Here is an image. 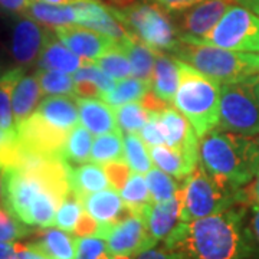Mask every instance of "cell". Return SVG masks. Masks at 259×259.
<instances>
[{
	"mask_svg": "<svg viewBox=\"0 0 259 259\" xmlns=\"http://www.w3.org/2000/svg\"><path fill=\"white\" fill-rule=\"evenodd\" d=\"M245 206L231 207L192 222H180L164 239V246L187 259H248L249 231L243 226Z\"/></svg>",
	"mask_w": 259,
	"mask_h": 259,
	"instance_id": "cell-1",
	"label": "cell"
},
{
	"mask_svg": "<svg viewBox=\"0 0 259 259\" xmlns=\"http://www.w3.org/2000/svg\"><path fill=\"white\" fill-rule=\"evenodd\" d=\"M199 158L216 182L239 190L259 173V143L249 136L214 128L199 141Z\"/></svg>",
	"mask_w": 259,
	"mask_h": 259,
	"instance_id": "cell-2",
	"label": "cell"
},
{
	"mask_svg": "<svg viewBox=\"0 0 259 259\" xmlns=\"http://www.w3.org/2000/svg\"><path fill=\"white\" fill-rule=\"evenodd\" d=\"M180 83L175 105L192 124L197 137L218 128L221 117V83L179 59Z\"/></svg>",
	"mask_w": 259,
	"mask_h": 259,
	"instance_id": "cell-3",
	"label": "cell"
},
{
	"mask_svg": "<svg viewBox=\"0 0 259 259\" xmlns=\"http://www.w3.org/2000/svg\"><path fill=\"white\" fill-rule=\"evenodd\" d=\"M173 55L221 85L259 71V54L235 52L207 44L182 40Z\"/></svg>",
	"mask_w": 259,
	"mask_h": 259,
	"instance_id": "cell-4",
	"label": "cell"
},
{
	"mask_svg": "<svg viewBox=\"0 0 259 259\" xmlns=\"http://www.w3.org/2000/svg\"><path fill=\"white\" fill-rule=\"evenodd\" d=\"M108 9L131 35L141 39L153 49L175 54L182 42L168 12L158 3L134 0L122 8L108 6Z\"/></svg>",
	"mask_w": 259,
	"mask_h": 259,
	"instance_id": "cell-5",
	"label": "cell"
},
{
	"mask_svg": "<svg viewBox=\"0 0 259 259\" xmlns=\"http://www.w3.org/2000/svg\"><path fill=\"white\" fill-rule=\"evenodd\" d=\"M218 128L243 136L259 134V71L221 85Z\"/></svg>",
	"mask_w": 259,
	"mask_h": 259,
	"instance_id": "cell-6",
	"label": "cell"
},
{
	"mask_svg": "<svg viewBox=\"0 0 259 259\" xmlns=\"http://www.w3.org/2000/svg\"><path fill=\"white\" fill-rule=\"evenodd\" d=\"M238 192L216 182L199 163L193 173L183 182L182 222H192L238 204Z\"/></svg>",
	"mask_w": 259,
	"mask_h": 259,
	"instance_id": "cell-7",
	"label": "cell"
},
{
	"mask_svg": "<svg viewBox=\"0 0 259 259\" xmlns=\"http://www.w3.org/2000/svg\"><path fill=\"white\" fill-rule=\"evenodd\" d=\"M235 52L259 54V16L241 5H232L210 35L200 42Z\"/></svg>",
	"mask_w": 259,
	"mask_h": 259,
	"instance_id": "cell-8",
	"label": "cell"
},
{
	"mask_svg": "<svg viewBox=\"0 0 259 259\" xmlns=\"http://www.w3.org/2000/svg\"><path fill=\"white\" fill-rule=\"evenodd\" d=\"M232 5H235V0H204L175 13L180 40L200 42L206 39Z\"/></svg>",
	"mask_w": 259,
	"mask_h": 259,
	"instance_id": "cell-9",
	"label": "cell"
},
{
	"mask_svg": "<svg viewBox=\"0 0 259 259\" xmlns=\"http://www.w3.org/2000/svg\"><path fill=\"white\" fill-rule=\"evenodd\" d=\"M20 146L45 156L62 158L65 143L69 131L56 128L42 118L36 111L16 125ZM64 160V158H62Z\"/></svg>",
	"mask_w": 259,
	"mask_h": 259,
	"instance_id": "cell-10",
	"label": "cell"
},
{
	"mask_svg": "<svg viewBox=\"0 0 259 259\" xmlns=\"http://www.w3.org/2000/svg\"><path fill=\"white\" fill-rule=\"evenodd\" d=\"M48 33L49 28H44L28 15H22L16 20L10 39V55L16 66L28 68L37 62Z\"/></svg>",
	"mask_w": 259,
	"mask_h": 259,
	"instance_id": "cell-11",
	"label": "cell"
},
{
	"mask_svg": "<svg viewBox=\"0 0 259 259\" xmlns=\"http://www.w3.org/2000/svg\"><path fill=\"white\" fill-rule=\"evenodd\" d=\"M107 248L111 255L136 256L140 252L156 246V241L147 229L146 221L141 214H131L115 225L107 236Z\"/></svg>",
	"mask_w": 259,
	"mask_h": 259,
	"instance_id": "cell-12",
	"label": "cell"
},
{
	"mask_svg": "<svg viewBox=\"0 0 259 259\" xmlns=\"http://www.w3.org/2000/svg\"><path fill=\"white\" fill-rule=\"evenodd\" d=\"M52 30L72 52L88 62H94L97 58H100L104 52H107L117 44V40H114L112 37L79 25H66Z\"/></svg>",
	"mask_w": 259,
	"mask_h": 259,
	"instance_id": "cell-13",
	"label": "cell"
},
{
	"mask_svg": "<svg viewBox=\"0 0 259 259\" xmlns=\"http://www.w3.org/2000/svg\"><path fill=\"white\" fill-rule=\"evenodd\" d=\"M76 9V25L83 28L93 29L100 33L112 37L114 40L121 42L131 36L127 28L115 18L108 9L107 5L100 0H83L75 3Z\"/></svg>",
	"mask_w": 259,
	"mask_h": 259,
	"instance_id": "cell-14",
	"label": "cell"
},
{
	"mask_svg": "<svg viewBox=\"0 0 259 259\" xmlns=\"http://www.w3.org/2000/svg\"><path fill=\"white\" fill-rule=\"evenodd\" d=\"M182 203H183V186L179 189L175 197L163 202H151L146 206L143 218L146 221L150 235L156 241H164L182 222Z\"/></svg>",
	"mask_w": 259,
	"mask_h": 259,
	"instance_id": "cell-15",
	"label": "cell"
},
{
	"mask_svg": "<svg viewBox=\"0 0 259 259\" xmlns=\"http://www.w3.org/2000/svg\"><path fill=\"white\" fill-rule=\"evenodd\" d=\"M83 209L100 223L115 225L134 213L124 203L121 194L115 189H105L97 193L88 194L82 199Z\"/></svg>",
	"mask_w": 259,
	"mask_h": 259,
	"instance_id": "cell-16",
	"label": "cell"
},
{
	"mask_svg": "<svg viewBox=\"0 0 259 259\" xmlns=\"http://www.w3.org/2000/svg\"><path fill=\"white\" fill-rule=\"evenodd\" d=\"M85 64H90V62L72 52L59 37L56 36L55 32L49 30L44 49L37 59L39 69L74 74Z\"/></svg>",
	"mask_w": 259,
	"mask_h": 259,
	"instance_id": "cell-17",
	"label": "cell"
},
{
	"mask_svg": "<svg viewBox=\"0 0 259 259\" xmlns=\"http://www.w3.org/2000/svg\"><path fill=\"white\" fill-rule=\"evenodd\" d=\"M150 156L158 168L183 182L200 163L199 153L187 151L185 148L166 147L164 144L150 147Z\"/></svg>",
	"mask_w": 259,
	"mask_h": 259,
	"instance_id": "cell-18",
	"label": "cell"
},
{
	"mask_svg": "<svg viewBox=\"0 0 259 259\" xmlns=\"http://www.w3.org/2000/svg\"><path fill=\"white\" fill-rule=\"evenodd\" d=\"M36 112L49 124L64 131H71L79 120L76 98L69 95H49L37 105Z\"/></svg>",
	"mask_w": 259,
	"mask_h": 259,
	"instance_id": "cell-19",
	"label": "cell"
},
{
	"mask_svg": "<svg viewBox=\"0 0 259 259\" xmlns=\"http://www.w3.org/2000/svg\"><path fill=\"white\" fill-rule=\"evenodd\" d=\"M76 239L71 232L44 228L36 241L28 245L47 259H76Z\"/></svg>",
	"mask_w": 259,
	"mask_h": 259,
	"instance_id": "cell-20",
	"label": "cell"
},
{
	"mask_svg": "<svg viewBox=\"0 0 259 259\" xmlns=\"http://www.w3.org/2000/svg\"><path fill=\"white\" fill-rule=\"evenodd\" d=\"M79 120L88 131L95 136L121 131L115 118V112L104 101L95 98H76Z\"/></svg>",
	"mask_w": 259,
	"mask_h": 259,
	"instance_id": "cell-21",
	"label": "cell"
},
{
	"mask_svg": "<svg viewBox=\"0 0 259 259\" xmlns=\"http://www.w3.org/2000/svg\"><path fill=\"white\" fill-rule=\"evenodd\" d=\"M180 83V68L179 59H175L164 51L156 49V65L151 78L153 93L160 100L168 102H175L177 90Z\"/></svg>",
	"mask_w": 259,
	"mask_h": 259,
	"instance_id": "cell-22",
	"label": "cell"
},
{
	"mask_svg": "<svg viewBox=\"0 0 259 259\" xmlns=\"http://www.w3.org/2000/svg\"><path fill=\"white\" fill-rule=\"evenodd\" d=\"M160 118L166 131V144L168 147L185 148L199 153V137L189 120L171 107L160 112Z\"/></svg>",
	"mask_w": 259,
	"mask_h": 259,
	"instance_id": "cell-23",
	"label": "cell"
},
{
	"mask_svg": "<svg viewBox=\"0 0 259 259\" xmlns=\"http://www.w3.org/2000/svg\"><path fill=\"white\" fill-rule=\"evenodd\" d=\"M117 44L128 58L133 68V75L151 85L153 71L156 65V49L148 47L146 42L134 35Z\"/></svg>",
	"mask_w": 259,
	"mask_h": 259,
	"instance_id": "cell-24",
	"label": "cell"
},
{
	"mask_svg": "<svg viewBox=\"0 0 259 259\" xmlns=\"http://www.w3.org/2000/svg\"><path fill=\"white\" fill-rule=\"evenodd\" d=\"M42 94L44 93L40 90L36 74L23 75L19 79L12 97V108L16 125L35 112L37 105L40 104L39 101Z\"/></svg>",
	"mask_w": 259,
	"mask_h": 259,
	"instance_id": "cell-25",
	"label": "cell"
},
{
	"mask_svg": "<svg viewBox=\"0 0 259 259\" xmlns=\"http://www.w3.org/2000/svg\"><path fill=\"white\" fill-rule=\"evenodd\" d=\"M69 186L76 196L83 199L88 194L108 189L110 182L98 164H78L69 166Z\"/></svg>",
	"mask_w": 259,
	"mask_h": 259,
	"instance_id": "cell-26",
	"label": "cell"
},
{
	"mask_svg": "<svg viewBox=\"0 0 259 259\" xmlns=\"http://www.w3.org/2000/svg\"><path fill=\"white\" fill-rule=\"evenodd\" d=\"M23 15H28L49 29L66 26V25H76L75 5H49L44 2L32 0Z\"/></svg>",
	"mask_w": 259,
	"mask_h": 259,
	"instance_id": "cell-27",
	"label": "cell"
},
{
	"mask_svg": "<svg viewBox=\"0 0 259 259\" xmlns=\"http://www.w3.org/2000/svg\"><path fill=\"white\" fill-rule=\"evenodd\" d=\"M23 75V68L19 66L10 68L0 74V128L8 133L10 137H18L12 108V97L16 83Z\"/></svg>",
	"mask_w": 259,
	"mask_h": 259,
	"instance_id": "cell-28",
	"label": "cell"
},
{
	"mask_svg": "<svg viewBox=\"0 0 259 259\" xmlns=\"http://www.w3.org/2000/svg\"><path fill=\"white\" fill-rule=\"evenodd\" d=\"M91 131L83 125H75L69 131L68 139L65 143L62 158L69 166L83 164L91 158V147H93V137Z\"/></svg>",
	"mask_w": 259,
	"mask_h": 259,
	"instance_id": "cell-29",
	"label": "cell"
},
{
	"mask_svg": "<svg viewBox=\"0 0 259 259\" xmlns=\"http://www.w3.org/2000/svg\"><path fill=\"white\" fill-rule=\"evenodd\" d=\"M150 83H147L139 78H124L114 85L111 91L105 93L101 97V100L107 102L110 107H118L122 104L134 101H141L143 97L150 91Z\"/></svg>",
	"mask_w": 259,
	"mask_h": 259,
	"instance_id": "cell-30",
	"label": "cell"
},
{
	"mask_svg": "<svg viewBox=\"0 0 259 259\" xmlns=\"http://www.w3.org/2000/svg\"><path fill=\"white\" fill-rule=\"evenodd\" d=\"M124 139L122 131L101 134L93 141L91 161L95 164H107L114 160L124 158Z\"/></svg>",
	"mask_w": 259,
	"mask_h": 259,
	"instance_id": "cell-31",
	"label": "cell"
},
{
	"mask_svg": "<svg viewBox=\"0 0 259 259\" xmlns=\"http://www.w3.org/2000/svg\"><path fill=\"white\" fill-rule=\"evenodd\" d=\"M121 197L124 200V203L131 209V212L134 214H141L146 209L148 203H151V196L148 190L147 180L141 176V173H131L127 180L125 186L121 190Z\"/></svg>",
	"mask_w": 259,
	"mask_h": 259,
	"instance_id": "cell-32",
	"label": "cell"
},
{
	"mask_svg": "<svg viewBox=\"0 0 259 259\" xmlns=\"http://www.w3.org/2000/svg\"><path fill=\"white\" fill-rule=\"evenodd\" d=\"M94 64L98 68H101L102 71L108 76H111L112 79L120 81V79L128 78L133 75V68H131L128 58L118 47V44H115L107 52H104L100 58H97L94 61Z\"/></svg>",
	"mask_w": 259,
	"mask_h": 259,
	"instance_id": "cell-33",
	"label": "cell"
},
{
	"mask_svg": "<svg viewBox=\"0 0 259 259\" xmlns=\"http://www.w3.org/2000/svg\"><path fill=\"white\" fill-rule=\"evenodd\" d=\"M37 81L45 95H69L75 97V79L71 74L59 71L37 69Z\"/></svg>",
	"mask_w": 259,
	"mask_h": 259,
	"instance_id": "cell-34",
	"label": "cell"
},
{
	"mask_svg": "<svg viewBox=\"0 0 259 259\" xmlns=\"http://www.w3.org/2000/svg\"><path fill=\"white\" fill-rule=\"evenodd\" d=\"M124 158L134 171L141 175L153 167L146 143L136 133H127L124 136Z\"/></svg>",
	"mask_w": 259,
	"mask_h": 259,
	"instance_id": "cell-35",
	"label": "cell"
},
{
	"mask_svg": "<svg viewBox=\"0 0 259 259\" xmlns=\"http://www.w3.org/2000/svg\"><path fill=\"white\" fill-rule=\"evenodd\" d=\"M146 180L153 202H163L175 197L179 189L182 187L168 173L158 167H151L148 170Z\"/></svg>",
	"mask_w": 259,
	"mask_h": 259,
	"instance_id": "cell-36",
	"label": "cell"
},
{
	"mask_svg": "<svg viewBox=\"0 0 259 259\" xmlns=\"http://www.w3.org/2000/svg\"><path fill=\"white\" fill-rule=\"evenodd\" d=\"M114 112H115L118 127L125 134L141 131L150 118V112L139 102H127V104L118 105L115 107Z\"/></svg>",
	"mask_w": 259,
	"mask_h": 259,
	"instance_id": "cell-37",
	"label": "cell"
},
{
	"mask_svg": "<svg viewBox=\"0 0 259 259\" xmlns=\"http://www.w3.org/2000/svg\"><path fill=\"white\" fill-rule=\"evenodd\" d=\"M83 210L85 209H83L82 199L79 196H76L74 192H71L59 204V207L56 210L54 226L62 229V231L74 233L75 226H76Z\"/></svg>",
	"mask_w": 259,
	"mask_h": 259,
	"instance_id": "cell-38",
	"label": "cell"
},
{
	"mask_svg": "<svg viewBox=\"0 0 259 259\" xmlns=\"http://www.w3.org/2000/svg\"><path fill=\"white\" fill-rule=\"evenodd\" d=\"M30 229L15 213H12L0 202V243L2 242H16L28 236Z\"/></svg>",
	"mask_w": 259,
	"mask_h": 259,
	"instance_id": "cell-39",
	"label": "cell"
},
{
	"mask_svg": "<svg viewBox=\"0 0 259 259\" xmlns=\"http://www.w3.org/2000/svg\"><path fill=\"white\" fill-rule=\"evenodd\" d=\"M76 259H112L107 242L97 236H78Z\"/></svg>",
	"mask_w": 259,
	"mask_h": 259,
	"instance_id": "cell-40",
	"label": "cell"
},
{
	"mask_svg": "<svg viewBox=\"0 0 259 259\" xmlns=\"http://www.w3.org/2000/svg\"><path fill=\"white\" fill-rule=\"evenodd\" d=\"M72 76H74L75 81L88 79V81L95 82L101 88L102 95L105 93H108V91H111L112 88H114V85H115L111 76H108L102 71L101 68H98L94 62H90V64H85L83 66H81L76 72L72 74Z\"/></svg>",
	"mask_w": 259,
	"mask_h": 259,
	"instance_id": "cell-41",
	"label": "cell"
},
{
	"mask_svg": "<svg viewBox=\"0 0 259 259\" xmlns=\"http://www.w3.org/2000/svg\"><path fill=\"white\" fill-rule=\"evenodd\" d=\"M141 139L148 147L166 144V131L160 118V112H150L147 124L141 130Z\"/></svg>",
	"mask_w": 259,
	"mask_h": 259,
	"instance_id": "cell-42",
	"label": "cell"
},
{
	"mask_svg": "<svg viewBox=\"0 0 259 259\" xmlns=\"http://www.w3.org/2000/svg\"><path fill=\"white\" fill-rule=\"evenodd\" d=\"M102 168H104V173H105V176L110 182V186L112 189L121 192L130 177V167L125 163V160L124 158L114 160V161L104 164Z\"/></svg>",
	"mask_w": 259,
	"mask_h": 259,
	"instance_id": "cell-43",
	"label": "cell"
},
{
	"mask_svg": "<svg viewBox=\"0 0 259 259\" xmlns=\"http://www.w3.org/2000/svg\"><path fill=\"white\" fill-rule=\"evenodd\" d=\"M100 226H101V223L98 222L94 216H91L90 213L83 210L76 226H75V236H79V238L81 236H98Z\"/></svg>",
	"mask_w": 259,
	"mask_h": 259,
	"instance_id": "cell-44",
	"label": "cell"
},
{
	"mask_svg": "<svg viewBox=\"0 0 259 259\" xmlns=\"http://www.w3.org/2000/svg\"><path fill=\"white\" fill-rule=\"evenodd\" d=\"M238 204H259V173L253 177V180L246 186H243L238 192Z\"/></svg>",
	"mask_w": 259,
	"mask_h": 259,
	"instance_id": "cell-45",
	"label": "cell"
},
{
	"mask_svg": "<svg viewBox=\"0 0 259 259\" xmlns=\"http://www.w3.org/2000/svg\"><path fill=\"white\" fill-rule=\"evenodd\" d=\"M134 259H187V256L179 250H171L166 246L164 248L153 246V248L140 252Z\"/></svg>",
	"mask_w": 259,
	"mask_h": 259,
	"instance_id": "cell-46",
	"label": "cell"
},
{
	"mask_svg": "<svg viewBox=\"0 0 259 259\" xmlns=\"http://www.w3.org/2000/svg\"><path fill=\"white\" fill-rule=\"evenodd\" d=\"M75 94L79 98H101V88L93 81L82 79V81H75Z\"/></svg>",
	"mask_w": 259,
	"mask_h": 259,
	"instance_id": "cell-47",
	"label": "cell"
},
{
	"mask_svg": "<svg viewBox=\"0 0 259 259\" xmlns=\"http://www.w3.org/2000/svg\"><path fill=\"white\" fill-rule=\"evenodd\" d=\"M141 105L147 110L148 112H163L167 108H170L171 107V104H168V102L163 101V100H160L156 94L153 93V91H148L144 97H143V100H141Z\"/></svg>",
	"mask_w": 259,
	"mask_h": 259,
	"instance_id": "cell-48",
	"label": "cell"
},
{
	"mask_svg": "<svg viewBox=\"0 0 259 259\" xmlns=\"http://www.w3.org/2000/svg\"><path fill=\"white\" fill-rule=\"evenodd\" d=\"M200 2H204V0H164L160 6H163L168 13H179Z\"/></svg>",
	"mask_w": 259,
	"mask_h": 259,
	"instance_id": "cell-49",
	"label": "cell"
},
{
	"mask_svg": "<svg viewBox=\"0 0 259 259\" xmlns=\"http://www.w3.org/2000/svg\"><path fill=\"white\" fill-rule=\"evenodd\" d=\"M32 0H0V8L9 13L23 15Z\"/></svg>",
	"mask_w": 259,
	"mask_h": 259,
	"instance_id": "cell-50",
	"label": "cell"
},
{
	"mask_svg": "<svg viewBox=\"0 0 259 259\" xmlns=\"http://www.w3.org/2000/svg\"><path fill=\"white\" fill-rule=\"evenodd\" d=\"M16 258V242H2L0 243V259Z\"/></svg>",
	"mask_w": 259,
	"mask_h": 259,
	"instance_id": "cell-51",
	"label": "cell"
},
{
	"mask_svg": "<svg viewBox=\"0 0 259 259\" xmlns=\"http://www.w3.org/2000/svg\"><path fill=\"white\" fill-rule=\"evenodd\" d=\"M250 229H252V233H253V238L259 243V204H253L252 206Z\"/></svg>",
	"mask_w": 259,
	"mask_h": 259,
	"instance_id": "cell-52",
	"label": "cell"
},
{
	"mask_svg": "<svg viewBox=\"0 0 259 259\" xmlns=\"http://www.w3.org/2000/svg\"><path fill=\"white\" fill-rule=\"evenodd\" d=\"M235 3L252 10L253 13H256L259 16V0H235Z\"/></svg>",
	"mask_w": 259,
	"mask_h": 259,
	"instance_id": "cell-53",
	"label": "cell"
},
{
	"mask_svg": "<svg viewBox=\"0 0 259 259\" xmlns=\"http://www.w3.org/2000/svg\"><path fill=\"white\" fill-rule=\"evenodd\" d=\"M36 2H44V3H49V5H75L83 0H36Z\"/></svg>",
	"mask_w": 259,
	"mask_h": 259,
	"instance_id": "cell-54",
	"label": "cell"
},
{
	"mask_svg": "<svg viewBox=\"0 0 259 259\" xmlns=\"http://www.w3.org/2000/svg\"><path fill=\"white\" fill-rule=\"evenodd\" d=\"M18 137H10L8 133H5L3 130L0 128V156H2V150H3V146L8 143V141H12V140H16Z\"/></svg>",
	"mask_w": 259,
	"mask_h": 259,
	"instance_id": "cell-55",
	"label": "cell"
},
{
	"mask_svg": "<svg viewBox=\"0 0 259 259\" xmlns=\"http://www.w3.org/2000/svg\"><path fill=\"white\" fill-rule=\"evenodd\" d=\"M0 202H3V167L0 166Z\"/></svg>",
	"mask_w": 259,
	"mask_h": 259,
	"instance_id": "cell-56",
	"label": "cell"
},
{
	"mask_svg": "<svg viewBox=\"0 0 259 259\" xmlns=\"http://www.w3.org/2000/svg\"><path fill=\"white\" fill-rule=\"evenodd\" d=\"M112 259H133V256H130V255H114Z\"/></svg>",
	"mask_w": 259,
	"mask_h": 259,
	"instance_id": "cell-57",
	"label": "cell"
},
{
	"mask_svg": "<svg viewBox=\"0 0 259 259\" xmlns=\"http://www.w3.org/2000/svg\"><path fill=\"white\" fill-rule=\"evenodd\" d=\"M154 2H156V3H158V5H161V3H163L164 0H154Z\"/></svg>",
	"mask_w": 259,
	"mask_h": 259,
	"instance_id": "cell-58",
	"label": "cell"
},
{
	"mask_svg": "<svg viewBox=\"0 0 259 259\" xmlns=\"http://www.w3.org/2000/svg\"><path fill=\"white\" fill-rule=\"evenodd\" d=\"M258 143H259V139H258Z\"/></svg>",
	"mask_w": 259,
	"mask_h": 259,
	"instance_id": "cell-59",
	"label": "cell"
}]
</instances>
